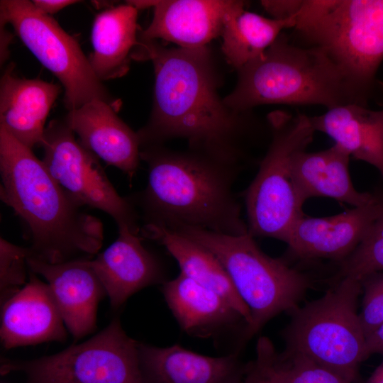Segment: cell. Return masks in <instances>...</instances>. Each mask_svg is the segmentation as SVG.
Returning a JSON list of instances; mask_svg holds the SVG:
<instances>
[{
    "mask_svg": "<svg viewBox=\"0 0 383 383\" xmlns=\"http://www.w3.org/2000/svg\"><path fill=\"white\" fill-rule=\"evenodd\" d=\"M243 383H265L251 369L249 362L248 363V370Z\"/></svg>",
    "mask_w": 383,
    "mask_h": 383,
    "instance_id": "836d02e7",
    "label": "cell"
},
{
    "mask_svg": "<svg viewBox=\"0 0 383 383\" xmlns=\"http://www.w3.org/2000/svg\"><path fill=\"white\" fill-rule=\"evenodd\" d=\"M140 233L164 246L177 261L181 273L225 299L242 316L245 327L251 323L249 308L238 294L223 265L211 251L185 235L152 223H144Z\"/></svg>",
    "mask_w": 383,
    "mask_h": 383,
    "instance_id": "7402d4cb",
    "label": "cell"
},
{
    "mask_svg": "<svg viewBox=\"0 0 383 383\" xmlns=\"http://www.w3.org/2000/svg\"><path fill=\"white\" fill-rule=\"evenodd\" d=\"M162 289L169 309L182 329L189 335L209 337L243 320L221 296L181 272L163 282Z\"/></svg>",
    "mask_w": 383,
    "mask_h": 383,
    "instance_id": "603a6c76",
    "label": "cell"
},
{
    "mask_svg": "<svg viewBox=\"0 0 383 383\" xmlns=\"http://www.w3.org/2000/svg\"><path fill=\"white\" fill-rule=\"evenodd\" d=\"M240 1L157 0L128 1L138 9L152 7L149 26L139 30L138 40H165L178 47L196 49L208 47L221 36L228 13Z\"/></svg>",
    "mask_w": 383,
    "mask_h": 383,
    "instance_id": "4fadbf2b",
    "label": "cell"
},
{
    "mask_svg": "<svg viewBox=\"0 0 383 383\" xmlns=\"http://www.w3.org/2000/svg\"><path fill=\"white\" fill-rule=\"evenodd\" d=\"M237 71L236 85L223 101L238 113L268 104L329 109L364 105L365 100L323 50L296 45L282 33L260 57Z\"/></svg>",
    "mask_w": 383,
    "mask_h": 383,
    "instance_id": "277c9868",
    "label": "cell"
},
{
    "mask_svg": "<svg viewBox=\"0 0 383 383\" xmlns=\"http://www.w3.org/2000/svg\"><path fill=\"white\" fill-rule=\"evenodd\" d=\"M316 131L327 134L350 157L374 167L383 179V109L350 103L309 117Z\"/></svg>",
    "mask_w": 383,
    "mask_h": 383,
    "instance_id": "44dd1931",
    "label": "cell"
},
{
    "mask_svg": "<svg viewBox=\"0 0 383 383\" xmlns=\"http://www.w3.org/2000/svg\"><path fill=\"white\" fill-rule=\"evenodd\" d=\"M64 120L84 148L132 179L141 160L140 140L116 107L95 99L69 111Z\"/></svg>",
    "mask_w": 383,
    "mask_h": 383,
    "instance_id": "2e32d148",
    "label": "cell"
},
{
    "mask_svg": "<svg viewBox=\"0 0 383 383\" xmlns=\"http://www.w3.org/2000/svg\"><path fill=\"white\" fill-rule=\"evenodd\" d=\"M337 265L333 283L344 278L360 281L383 271V209L357 248Z\"/></svg>",
    "mask_w": 383,
    "mask_h": 383,
    "instance_id": "4316f807",
    "label": "cell"
},
{
    "mask_svg": "<svg viewBox=\"0 0 383 383\" xmlns=\"http://www.w3.org/2000/svg\"><path fill=\"white\" fill-rule=\"evenodd\" d=\"M360 283L363 296L359 316L367 338L383 323V271L365 277Z\"/></svg>",
    "mask_w": 383,
    "mask_h": 383,
    "instance_id": "f1b7e54d",
    "label": "cell"
},
{
    "mask_svg": "<svg viewBox=\"0 0 383 383\" xmlns=\"http://www.w3.org/2000/svg\"><path fill=\"white\" fill-rule=\"evenodd\" d=\"M270 140L257 172L243 193L248 233L286 242L304 213L293 181L296 156L306 150L315 131L309 116L283 111L267 116Z\"/></svg>",
    "mask_w": 383,
    "mask_h": 383,
    "instance_id": "52a82bcc",
    "label": "cell"
},
{
    "mask_svg": "<svg viewBox=\"0 0 383 383\" xmlns=\"http://www.w3.org/2000/svg\"><path fill=\"white\" fill-rule=\"evenodd\" d=\"M350 156L334 144L318 152L299 153L293 163V181L304 204L312 197H327L357 207L371 203L375 193L360 192L349 172Z\"/></svg>",
    "mask_w": 383,
    "mask_h": 383,
    "instance_id": "ffe728a7",
    "label": "cell"
},
{
    "mask_svg": "<svg viewBox=\"0 0 383 383\" xmlns=\"http://www.w3.org/2000/svg\"><path fill=\"white\" fill-rule=\"evenodd\" d=\"M140 343L118 318L89 340L29 360H4L1 374L21 372L26 383H144Z\"/></svg>",
    "mask_w": 383,
    "mask_h": 383,
    "instance_id": "9c48e42d",
    "label": "cell"
},
{
    "mask_svg": "<svg viewBox=\"0 0 383 383\" xmlns=\"http://www.w3.org/2000/svg\"><path fill=\"white\" fill-rule=\"evenodd\" d=\"M296 26V16L287 19L267 18L238 4L227 16L221 33V49L229 65L237 70L260 57L282 30Z\"/></svg>",
    "mask_w": 383,
    "mask_h": 383,
    "instance_id": "d4e9b609",
    "label": "cell"
},
{
    "mask_svg": "<svg viewBox=\"0 0 383 383\" xmlns=\"http://www.w3.org/2000/svg\"><path fill=\"white\" fill-rule=\"evenodd\" d=\"M31 1L38 11L48 16L55 14L70 5L79 2L76 0H33Z\"/></svg>",
    "mask_w": 383,
    "mask_h": 383,
    "instance_id": "4dcf8cb0",
    "label": "cell"
},
{
    "mask_svg": "<svg viewBox=\"0 0 383 383\" xmlns=\"http://www.w3.org/2000/svg\"><path fill=\"white\" fill-rule=\"evenodd\" d=\"M260 2L273 18L287 19L296 15L303 0H263Z\"/></svg>",
    "mask_w": 383,
    "mask_h": 383,
    "instance_id": "f546056e",
    "label": "cell"
},
{
    "mask_svg": "<svg viewBox=\"0 0 383 383\" xmlns=\"http://www.w3.org/2000/svg\"><path fill=\"white\" fill-rule=\"evenodd\" d=\"M67 330L49 285L30 270L26 285L1 304L0 337L6 349L64 342Z\"/></svg>",
    "mask_w": 383,
    "mask_h": 383,
    "instance_id": "9a60e30c",
    "label": "cell"
},
{
    "mask_svg": "<svg viewBox=\"0 0 383 383\" xmlns=\"http://www.w3.org/2000/svg\"><path fill=\"white\" fill-rule=\"evenodd\" d=\"M138 9L126 4L97 13L91 29V68L101 81L121 77L129 70L132 53L138 44Z\"/></svg>",
    "mask_w": 383,
    "mask_h": 383,
    "instance_id": "cb8c5ba5",
    "label": "cell"
},
{
    "mask_svg": "<svg viewBox=\"0 0 383 383\" xmlns=\"http://www.w3.org/2000/svg\"><path fill=\"white\" fill-rule=\"evenodd\" d=\"M91 265L115 309L163 278L157 260L144 247L140 235L128 228H118L117 239L91 260Z\"/></svg>",
    "mask_w": 383,
    "mask_h": 383,
    "instance_id": "ac0fdd59",
    "label": "cell"
},
{
    "mask_svg": "<svg viewBox=\"0 0 383 383\" xmlns=\"http://www.w3.org/2000/svg\"><path fill=\"white\" fill-rule=\"evenodd\" d=\"M41 146L46 169L74 201L105 212L118 228H128L140 234L133 201L118 194L98 157L75 139L64 119L50 121Z\"/></svg>",
    "mask_w": 383,
    "mask_h": 383,
    "instance_id": "8fae6325",
    "label": "cell"
},
{
    "mask_svg": "<svg viewBox=\"0 0 383 383\" xmlns=\"http://www.w3.org/2000/svg\"><path fill=\"white\" fill-rule=\"evenodd\" d=\"M211 251L228 272L249 308L251 323L245 340L257 334L272 318L300 306L314 281L283 258L265 254L248 233L228 235L192 227L174 230Z\"/></svg>",
    "mask_w": 383,
    "mask_h": 383,
    "instance_id": "5b68a950",
    "label": "cell"
},
{
    "mask_svg": "<svg viewBox=\"0 0 383 383\" xmlns=\"http://www.w3.org/2000/svg\"><path fill=\"white\" fill-rule=\"evenodd\" d=\"M251 369L265 383H352L308 356L284 349L277 352L265 336L258 338Z\"/></svg>",
    "mask_w": 383,
    "mask_h": 383,
    "instance_id": "484cf974",
    "label": "cell"
},
{
    "mask_svg": "<svg viewBox=\"0 0 383 383\" xmlns=\"http://www.w3.org/2000/svg\"><path fill=\"white\" fill-rule=\"evenodd\" d=\"M28 248L0 238V302L1 304L18 292L28 281L27 259Z\"/></svg>",
    "mask_w": 383,
    "mask_h": 383,
    "instance_id": "83f0119b",
    "label": "cell"
},
{
    "mask_svg": "<svg viewBox=\"0 0 383 383\" xmlns=\"http://www.w3.org/2000/svg\"><path fill=\"white\" fill-rule=\"evenodd\" d=\"M363 383H383V358L381 363Z\"/></svg>",
    "mask_w": 383,
    "mask_h": 383,
    "instance_id": "d6a6232c",
    "label": "cell"
},
{
    "mask_svg": "<svg viewBox=\"0 0 383 383\" xmlns=\"http://www.w3.org/2000/svg\"><path fill=\"white\" fill-rule=\"evenodd\" d=\"M365 206L327 217L304 213L293 224L285 243L289 255L303 262L328 259L340 262L359 245L383 209V191Z\"/></svg>",
    "mask_w": 383,
    "mask_h": 383,
    "instance_id": "7c38bea8",
    "label": "cell"
},
{
    "mask_svg": "<svg viewBox=\"0 0 383 383\" xmlns=\"http://www.w3.org/2000/svg\"><path fill=\"white\" fill-rule=\"evenodd\" d=\"M27 263L29 270L46 280L73 338L79 340L92 333L98 304L106 293L90 258L52 264L28 257Z\"/></svg>",
    "mask_w": 383,
    "mask_h": 383,
    "instance_id": "5bb4252c",
    "label": "cell"
},
{
    "mask_svg": "<svg viewBox=\"0 0 383 383\" xmlns=\"http://www.w3.org/2000/svg\"><path fill=\"white\" fill-rule=\"evenodd\" d=\"M14 64L4 70L0 81V126L30 148L41 146L50 110L61 92L56 84L18 77Z\"/></svg>",
    "mask_w": 383,
    "mask_h": 383,
    "instance_id": "d6986e66",
    "label": "cell"
},
{
    "mask_svg": "<svg viewBox=\"0 0 383 383\" xmlns=\"http://www.w3.org/2000/svg\"><path fill=\"white\" fill-rule=\"evenodd\" d=\"M294 29L365 99L383 60V0H303Z\"/></svg>",
    "mask_w": 383,
    "mask_h": 383,
    "instance_id": "8992f818",
    "label": "cell"
},
{
    "mask_svg": "<svg viewBox=\"0 0 383 383\" xmlns=\"http://www.w3.org/2000/svg\"><path fill=\"white\" fill-rule=\"evenodd\" d=\"M365 354L367 358L373 354L383 355V323L366 338Z\"/></svg>",
    "mask_w": 383,
    "mask_h": 383,
    "instance_id": "1f68e13d",
    "label": "cell"
},
{
    "mask_svg": "<svg viewBox=\"0 0 383 383\" xmlns=\"http://www.w3.org/2000/svg\"><path fill=\"white\" fill-rule=\"evenodd\" d=\"M139 357L144 383H243L248 370L236 353L212 357L179 345L140 343Z\"/></svg>",
    "mask_w": 383,
    "mask_h": 383,
    "instance_id": "e0dca14e",
    "label": "cell"
},
{
    "mask_svg": "<svg viewBox=\"0 0 383 383\" xmlns=\"http://www.w3.org/2000/svg\"><path fill=\"white\" fill-rule=\"evenodd\" d=\"M360 281L344 278L321 297L289 312L282 331L285 349L301 353L352 383L367 358L366 336L358 311Z\"/></svg>",
    "mask_w": 383,
    "mask_h": 383,
    "instance_id": "ba28073f",
    "label": "cell"
},
{
    "mask_svg": "<svg viewBox=\"0 0 383 383\" xmlns=\"http://www.w3.org/2000/svg\"><path fill=\"white\" fill-rule=\"evenodd\" d=\"M0 198L26 224L31 257L52 264L97 254L104 227L82 210L32 150L0 126Z\"/></svg>",
    "mask_w": 383,
    "mask_h": 383,
    "instance_id": "3957f363",
    "label": "cell"
},
{
    "mask_svg": "<svg viewBox=\"0 0 383 383\" xmlns=\"http://www.w3.org/2000/svg\"><path fill=\"white\" fill-rule=\"evenodd\" d=\"M0 17L62 84L68 111L95 99L117 108V101L96 77L77 41L52 17L38 11L28 0H1Z\"/></svg>",
    "mask_w": 383,
    "mask_h": 383,
    "instance_id": "30bf717a",
    "label": "cell"
},
{
    "mask_svg": "<svg viewBox=\"0 0 383 383\" xmlns=\"http://www.w3.org/2000/svg\"><path fill=\"white\" fill-rule=\"evenodd\" d=\"M132 59L150 60L155 73L150 116L137 131L140 150L179 138L192 150L243 167L248 164L246 148L255 127L245 113L231 110L220 98L208 47L138 40Z\"/></svg>",
    "mask_w": 383,
    "mask_h": 383,
    "instance_id": "6da1fadb",
    "label": "cell"
},
{
    "mask_svg": "<svg viewBox=\"0 0 383 383\" xmlns=\"http://www.w3.org/2000/svg\"><path fill=\"white\" fill-rule=\"evenodd\" d=\"M148 184L138 196L145 223L174 231L192 227L228 234L248 233L234 184L244 167L189 149L162 145L140 150Z\"/></svg>",
    "mask_w": 383,
    "mask_h": 383,
    "instance_id": "7a4b0ae2",
    "label": "cell"
}]
</instances>
